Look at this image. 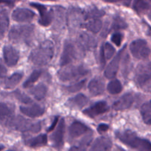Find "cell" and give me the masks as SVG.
I'll return each instance as SVG.
<instances>
[{
  "label": "cell",
  "mask_w": 151,
  "mask_h": 151,
  "mask_svg": "<svg viewBox=\"0 0 151 151\" xmlns=\"http://www.w3.org/2000/svg\"><path fill=\"white\" fill-rule=\"evenodd\" d=\"M47 92V87L44 84H39L30 90V93L37 100H41L45 97Z\"/></svg>",
  "instance_id": "obj_23"
},
{
  "label": "cell",
  "mask_w": 151,
  "mask_h": 151,
  "mask_svg": "<svg viewBox=\"0 0 151 151\" xmlns=\"http://www.w3.org/2000/svg\"><path fill=\"white\" fill-rule=\"evenodd\" d=\"M109 110V106L106 102H99L93 105L92 106L86 108L83 110V113L91 118L97 116L99 115L105 113Z\"/></svg>",
  "instance_id": "obj_10"
},
{
  "label": "cell",
  "mask_w": 151,
  "mask_h": 151,
  "mask_svg": "<svg viewBox=\"0 0 151 151\" xmlns=\"http://www.w3.org/2000/svg\"><path fill=\"white\" fill-rule=\"evenodd\" d=\"M89 130V128L83 123L80 121H74L69 127V136L71 139H76L82 136Z\"/></svg>",
  "instance_id": "obj_15"
},
{
  "label": "cell",
  "mask_w": 151,
  "mask_h": 151,
  "mask_svg": "<svg viewBox=\"0 0 151 151\" xmlns=\"http://www.w3.org/2000/svg\"><path fill=\"white\" fill-rule=\"evenodd\" d=\"M30 5L37 9L39 12L40 25L44 27L49 26L51 24L52 20V13L50 12L47 11V7L43 4H38V3H30Z\"/></svg>",
  "instance_id": "obj_11"
},
{
  "label": "cell",
  "mask_w": 151,
  "mask_h": 151,
  "mask_svg": "<svg viewBox=\"0 0 151 151\" xmlns=\"http://www.w3.org/2000/svg\"><path fill=\"white\" fill-rule=\"evenodd\" d=\"M101 49L103 50V53H104L106 60L110 59L115 53L114 47L111 44H109V43H106V44H103L101 47Z\"/></svg>",
  "instance_id": "obj_30"
},
{
  "label": "cell",
  "mask_w": 151,
  "mask_h": 151,
  "mask_svg": "<svg viewBox=\"0 0 151 151\" xmlns=\"http://www.w3.org/2000/svg\"><path fill=\"white\" fill-rule=\"evenodd\" d=\"M9 25V17L7 11L5 10H2L0 14V33L1 38L4 36V33L7 30Z\"/></svg>",
  "instance_id": "obj_26"
},
{
  "label": "cell",
  "mask_w": 151,
  "mask_h": 151,
  "mask_svg": "<svg viewBox=\"0 0 151 151\" xmlns=\"http://www.w3.org/2000/svg\"><path fill=\"white\" fill-rule=\"evenodd\" d=\"M130 50L133 56L138 59H146L150 54V48L144 39H137L130 44Z\"/></svg>",
  "instance_id": "obj_6"
},
{
  "label": "cell",
  "mask_w": 151,
  "mask_h": 151,
  "mask_svg": "<svg viewBox=\"0 0 151 151\" xmlns=\"http://www.w3.org/2000/svg\"><path fill=\"white\" fill-rule=\"evenodd\" d=\"M34 27L32 25L14 26L9 33L11 41L19 43H29L33 35Z\"/></svg>",
  "instance_id": "obj_3"
},
{
  "label": "cell",
  "mask_w": 151,
  "mask_h": 151,
  "mask_svg": "<svg viewBox=\"0 0 151 151\" xmlns=\"http://www.w3.org/2000/svg\"><path fill=\"white\" fill-rule=\"evenodd\" d=\"M123 50L124 49L120 50V51L116 55V56L112 59V61L110 62V64L108 65L107 68H106V70H105V76H106V78H112L116 75V73H117L118 69H119V62H120L121 56H122Z\"/></svg>",
  "instance_id": "obj_13"
},
{
  "label": "cell",
  "mask_w": 151,
  "mask_h": 151,
  "mask_svg": "<svg viewBox=\"0 0 151 151\" xmlns=\"http://www.w3.org/2000/svg\"><path fill=\"white\" fill-rule=\"evenodd\" d=\"M90 139H86L82 142V143L79 145V146H75L72 147L69 149V151H86V148L87 144L89 143Z\"/></svg>",
  "instance_id": "obj_33"
},
{
  "label": "cell",
  "mask_w": 151,
  "mask_h": 151,
  "mask_svg": "<svg viewBox=\"0 0 151 151\" xmlns=\"http://www.w3.org/2000/svg\"><path fill=\"white\" fill-rule=\"evenodd\" d=\"M140 112L145 123L151 124V100L145 102L142 106Z\"/></svg>",
  "instance_id": "obj_24"
},
{
  "label": "cell",
  "mask_w": 151,
  "mask_h": 151,
  "mask_svg": "<svg viewBox=\"0 0 151 151\" xmlns=\"http://www.w3.org/2000/svg\"><path fill=\"white\" fill-rule=\"evenodd\" d=\"M76 59V50L73 44L69 41H66L63 46V53L60 58V64L61 66L68 65Z\"/></svg>",
  "instance_id": "obj_7"
},
{
  "label": "cell",
  "mask_w": 151,
  "mask_h": 151,
  "mask_svg": "<svg viewBox=\"0 0 151 151\" xmlns=\"http://www.w3.org/2000/svg\"><path fill=\"white\" fill-rule=\"evenodd\" d=\"M88 73V70L83 66H70L61 70L58 73V78L61 81H70L84 76Z\"/></svg>",
  "instance_id": "obj_5"
},
{
  "label": "cell",
  "mask_w": 151,
  "mask_h": 151,
  "mask_svg": "<svg viewBox=\"0 0 151 151\" xmlns=\"http://www.w3.org/2000/svg\"><path fill=\"white\" fill-rule=\"evenodd\" d=\"M116 136L122 143L137 150L138 151H151V142L145 139H141L130 130L117 132Z\"/></svg>",
  "instance_id": "obj_2"
},
{
  "label": "cell",
  "mask_w": 151,
  "mask_h": 151,
  "mask_svg": "<svg viewBox=\"0 0 151 151\" xmlns=\"http://www.w3.org/2000/svg\"><path fill=\"white\" fill-rule=\"evenodd\" d=\"M85 27L88 30L94 33H98L101 30L102 22L101 21L97 19H90L88 22H86Z\"/></svg>",
  "instance_id": "obj_27"
},
{
  "label": "cell",
  "mask_w": 151,
  "mask_h": 151,
  "mask_svg": "<svg viewBox=\"0 0 151 151\" xmlns=\"http://www.w3.org/2000/svg\"><path fill=\"white\" fill-rule=\"evenodd\" d=\"M88 102V99L83 94H78L68 100L67 105L70 107L81 109L85 106Z\"/></svg>",
  "instance_id": "obj_20"
},
{
  "label": "cell",
  "mask_w": 151,
  "mask_h": 151,
  "mask_svg": "<svg viewBox=\"0 0 151 151\" xmlns=\"http://www.w3.org/2000/svg\"><path fill=\"white\" fill-rule=\"evenodd\" d=\"M7 151H13V150H7Z\"/></svg>",
  "instance_id": "obj_42"
},
{
  "label": "cell",
  "mask_w": 151,
  "mask_h": 151,
  "mask_svg": "<svg viewBox=\"0 0 151 151\" xmlns=\"http://www.w3.org/2000/svg\"><path fill=\"white\" fill-rule=\"evenodd\" d=\"M54 56V45L52 41L47 40L40 44L31 52L29 59L37 65H47Z\"/></svg>",
  "instance_id": "obj_1"
},
{
  "label": "cell",
  "mask_w": 151,
  "mask_h": 151,
  "mask_svg": "<svg viewBox=\"0 0 151 151\" xmlns=\"http://www.w3.org/2000/svg\"><path fill=\"white\" fill-rule=\"evenodd\" d=\"M35 16V13L27 8L16 9L12 13V18L14 21L19 22H29Z\"/></svg>",
  "instance_id": "obj_12"
},
{
  "label": "cell",
  "mask_w": 151,
  "mask_h": 151,
  "mask_svg": "<svg viewBox=\"0 0 151 151\" xmlns=\"http://www.w3.org/2000/svg\"><path fill=\"white\" fill-rule=\"evenodd\" d=\"M20 111L28 117H38L43 115L44 113V107L38 105H33L32 106L20 107Z\"/></svg>",
  "instance_id": "obj_18"
},
{
  "label": "cell",
  "mask_w": 151,
  "mask_h": 151,
  "mask_svg": "<svg viewBox=\"0 0 151 151\" xmlns=\"http://www.w3.org/2000/svg\"><path fill=\"white\" fill-rule=\"evenodd\" d=\"M23 77V74L20 73H16L11 75L10 76L7 77L4 81V86L5 88H13L16 87L18 84L21 81Z\"/></svg>",
  "instance_id": "obj_22"
},
{
  "label": "cell",
  "mask_w": 151,
  "mask_h": 151,
  "mask_svg": "<svg viewBox=\"0 0 151 151\" xmlns=\"http://www.w3.org/2000/svg\"><path fill=\"white\" fill-rule=\"evenodd\" d=\"M26 144L31 147H37L46 145L47 143V137L45 134L38 135V136L32 138L26 141Z\"/></svg>",
  "instance_id": "obj_21"
},
{
  "label": "cell",
  "mask_w": 151,
  "mask_h": 151,
  "mask_svg": "<svg viewBox=\"0 0 151 151\" xmlns=\"http://www.w3.org/2000/svg\"><path fill=\"white\" fill-rule=\"evenodd\" d=\"M135 81L140 88L151 92V62L138 67L136 73Z\"/></svg>",
  "instance_id": "obj_4"
},
{
  "label": "cell",
  "mask_w": 151,
  "mask_h": 151,
  "mask_svg": "<svg viewBox=\"0 0 151 151\" xmlns=\"http://www.w3.org/2000/svg\"><path fill=\"white\" fill-rule=\"evenodd\" d=\"M147 34H148V35L151 37V28H149V30H148V33H147Z\"/></svg>",
  "instance_id": "obj_41"
},
{
  "label": "cell",
  "mask_w": 151,
  "mask_h": 151,
  "mask_svg": "<svg viewBox=\"0 0 151 151\" xmlns=\"http://www.w3.org/2000/svg\"><path fill=\"white\" fill-rule=\"evenodd\" d=\"M41 74V71L39 70H34L33 72L31 73V75L29 76V78L24 81L23 86L25 88H28V87H30L39 78Z\"/></svg>",
  "instance_id": "obj_29"
},
{
  "label": "cell",
  "mask_w": 151,
  "mask_h": 151,
  "mask_svg": "<svg viewBox=\"0 0 151 151\" xmlns=\"http://www.w3.org/2000/svg\"><path fill=\"white\" fill-rule=\"evenodd\" d=\"M4 73H6V70L4 69V66L1 65V77L4 76Z\"/></svg>",
  "instance_id": "obj_39"
},
{
  "label": "cell",
  "mask_w": 151,
  "mask_h": 151,
  "mask_svg": "<svg viewBox=\"0 0 151 151\" xmlns=\"http://www.w3.org/2000/svg\"><path fill=\"white\" fill-rule=\"evenodd\" d=\"M85 84L86 79H84L81 81H78V83H75V84H72V85H69L68 87H66L65 90L66 91L69 92V93H75V92H78L79 90H81L84 87Z\"/></svg>",
  "instance_id": "obj_32"
},
{
  "label": "cell",
  "mask_w": 151,
  "mask_h": 151,
  "mask_svg": "<svg viewBox=\"0 0 151 151\" xmlns=\"http://www.w3.org/2000/svg\"><path fill=\"white\" fill-rule=\"evenodd\" d=\"M0 112H1V121L3 123L4 121L7 122L10 118H11L13 110L10 105L6 103H1Z\"/></svg>",
  "instance_id": "obj_25"
},
{
  "label": "cell",
  "mask_w": 151,
  "mask_h": 151,
  "mask_svg": "<svg viewBox=\"0 0 151 151\" xmlns=\"http://www.w3.org/2000/svg\"><path fill=\"white\" fill-rule=\"evenodd\" d=\"M148 8V4L145 0H135L134 2V9L137 13H141Z\"/></svg>",
  "instance_id": "obj_31"
},
{
  "label": "cell",
  "mask_w": 151,
  "mask_h": 151,
  "mask_svg": "<svg viewBox=\"0 0 151 151\" xmlns=\"http://www.w3.org/2000/svg\"><path fill=\"white\" fill-rule=\"evenodd\" d=\"M108 1H110V2H116V1H124V0H106Z\"/></svg>",
  "instance_id": "obj_40"
},
{
  "label": "cell",
  "mask_w": 151,
  "mask_h": 151,
  "mask_svg": "<svg viewBox=\"0 0 151 151\" xmlns=\"http://www.w3.org/2000/svg\"><path fill=\"white\" fill-rule=\"evenodd\" d=\"M78 43L82 48L91 50L97 46V41L91 36L86 33H81L78 37Z\"/></svg>",
  "instance_id": "obj_19"
},
{
  "label": "cell",
  "mask_w": 151,
  "mask_h": 151,
  "mask_svg": "<svg viewBox=\"0 0 151 151\" xmlns=\"http://www.w3.org/2000/svg\"><path fill=\"white\" fill-rule=\"evenodd\" d=\"M127 26V25L125 24V22H124L122 19H121L120 18L117 17L114 19V25L113 28L115 29H118V28H125Z\"/></svg>",
  "instance_id": "obj_36"
},
{
  "label": "cell",
  "mask_w": 151,
  "mask_h": 151,
  "mask_svg": "<svg viewBox=\"0 0 151 151\" xmlns=\"http://www.w3.org/2000/svg\"><path fill=\"white\" fill-rule=\"evenodd\" d=\"M65 123L64 119L61 118L58 122L57 128L51 136V140L54 147L60 149L63 144V136H64Z\"/></svg>",
  "instance_id": "obj_8"
},
{
  "label": "cell",
  "mask_w": 151,
  "mask_h": 151,
  "mask_svg": "<svg viewBox=\"0 0 151 151\" xmlns=\"http://www.w3.org/2000/svg\"><path fill=\"white\" fill-rule=\"evenodd\" d=\"M3 58L6 65L13 67L19 62V53L18 50L12 46L5 45L3 47Z\"/></svg>",
  "instance_id": "obj_9"
},
{
  "label": "cell",
  "mask_w": 151,
  "mask_h": 151,
  "mask_svg": "<svg viewBox=\"0 0 151 151\" xmlns=\"http://www.w3.org/2000/svg\"><path fill=\"white\" fill-rule=\"evenodd\" d=\"M58 121V117H55L54 119V121H53L52 124V125L49 127V129L47 130V131L50 132V131H52V130H54L55 127V126H56V124H57Z\"/></svg>",
  "instance_id": "obj_38"
},
{
  "label": "cell",
  "mask_w": 151,
  "mask_h": 151,
  "mask_svg": "<svg viewBox=\"0 0 151 151\" xmlns=\"http://www.w3.org/2000/svg\"><path fill=\"white\" fill-rule=\"evenodd\" d=\"M112 142L107 137H100L96 139L90 151H109L111 149Z\"/></svg>",
  "instance_id": "obj_16"
},
{
  "label": "cell",
  "mask_w": 151,
  "mask_h": 151,
  "mask_svg": "<svg viewBox=\"0 0 151 151\" xmlns=\"http://www.w3.org/2000/svg\"><path fill=\"white\" fill-rule=\"evenodd\" d=\"M14 93L16 97L17 98V99H19V100L20 101V102H22V103L29 104V102H31L30 99H29L27 95L22 94V93L19 91H16Z\"/></svg>",
  "instance_id": "obj_34"
},
{
  "label": "cell",
  "mask_w": 151,
  "mask_h": 151,
  "mask_svg": "<svg viewBox=\"0 0 151 151\" xmlns=\"http://www.w3.org/2000/svg\"><path fill=\"white\" fill-rule=\"evenodd\" d=\"M88 89L91 95L99 96L104 92L105 84L101 78L97 77L91 80L88 85Z\"/></svg>",
  "instance_id": "obj_17"
},
{
  "label": "cell",
  "mask_w": 151,
  "mask_h": 151,
  "mask_svg": "<svg viewBox=\"0 0 151 151\" xmlns=\"http://www.w3.org/2000/svg\"><path fill=\"white\" fill-rule=\"evenodd\" d=\"M109 130V125L106 124H100L97 127V131L100 133H103L104 132H106Z\"/></svg>",
  "instance_id": "obj_37"
},
{
  "label": "cell",
  "mask_w": 151,
  "mask_h": 151,
  "mask_svg": "<svg viewBox=\"0 0 151 151\" xmlns=\"http://www.w3.org/2000/svg\"><path fill=\"white\" fill-rule=\"evenodd\" d=\"M150 1H151V0H150Z\"/></svg>",
  "instance_id": "obj_43"
},
{
  "label": "cell",
  "mask_w": 151,
  "mask_h": 151,
  "mask_svg": "<svg viewBox=\"0 0 151 151\" xmlns=\"http://www.w3.org/2000/svg\"><path fill=\"white\" fill-rule=\"evenodd\" d=\"M107 90L110 94H118L122 90V85L119 80H112L108 84Z\"/></svg>",
  "instance_id": "obj_28"
},
{
  "label": "cell",
  "mask_w": 151,
  "mask_h": 151,
  "mask_svg": "<svg viewBox=\"0 0 151 151\" xmlns=\"http://www.w3.org/2000/svg\"><path fill=\"white\" fill-rule=\"evenodd\" d=\"M122 38H123V36H122V34L119 33H116L112 35L111 41L112 42H114L116 46L119 47V46H120L121 43H122Z\"/></svg>",
  "instance_id": "obj_35"
},
{
  "label": "cell",
  "mask_w": 151,
  "mask_h": 151,
  "mask_svg": "<svg viewBox=\"0 0 151 151\" xmlns=\"http://www.w3.org/2000/svg\"><path fill=\"white\" fill-rule=\"evenodd\" d=\"M134 103V96L131 93H126L121 96L117 101L113 104L114 110H123L129 108Z\"/></svg>",
  "instance_id": "obj_14"
}]
</instances>
